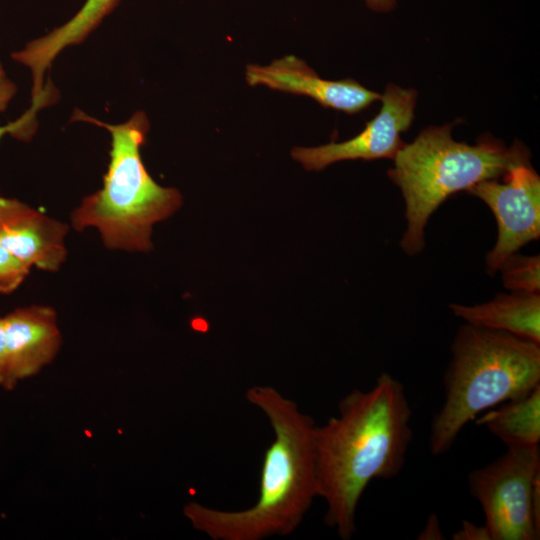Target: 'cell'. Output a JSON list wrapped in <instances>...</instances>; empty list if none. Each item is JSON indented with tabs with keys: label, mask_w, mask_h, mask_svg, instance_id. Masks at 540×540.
<instances>
[{
	"label": "cell",
	"mask_w": 540,
	"mask_h": 540,
	"mask_svg": "<svg viewBox=\"0 0 540 540\" xmlns=\"http://www.w3.org/2000/svg\"><path fill=\"white\" fill-rule=\"evenodd\" d=\"M119 2L120 0H86L82 8L65 24L30 41L22 50L11 54L14 61L31 70L32 102L46 94L45 73L56 56L65 48L82 43Z\"/></svg>",
	"instance_id": "7c38bea8"
},
{
	"label": "cell",
	"mask_w": 540,
	"mask_h": 540,
	"mask_svg": "<svg viewBox=\"0 0 540 540\" xmlns=\"http://www.w3.org/2000/svg\"><path fill=\"white\" fill-rule=\"evenodd\" d=\"M245 79L250 86L263 85L281 92L308 96L325 108L348 114L358 113L381 99L379 93L353 79L333 81L321 78L295 55H286L266 66L249 64Z\"/></svg>",
	"instance_id": "9c48e42d"
},
{
	"label": "cell",
	"mask_w": 540,
	"mask_h": 540,
	"mask_svg": "<svg viewBox=\"0 0 540 540\" xmlns=\"http://www.w3.org/2000/svg\"><path fill=\"white\" fill-rule=\"evenodd\" d=\"M453 540H491L490 535L483 526H477L468 520L462 521V526L452 535Z\"/></svg>",
	"instance_id": "ac0fdd59"
},
{
	"label": "cell",
	"mask_w": 540,
	"mask_h": 540,
	"mask_svg": "<svg viewBox=\"0 0 540 540\" xmlns=\"http://www.w3.org/2000/svg\"><path fill=\"white\" fill-rule=\"evenodd\" d=\"M503 285L514 292L539 293L540 256H526L518 252L508 256L500 265Z\"/></svg>",
	"instance_id": "9a60e30c"
},
{
	"label": "cell",
	"mask_w": 540,
	"mask_h": 540,
	"mask_svg": "<svg viewBox=\"0 0 540 540\" xmlns=\"http://www.w3.org/2000/svg\"><path fill=\"white\" fill-rule=\"evenodd\" d=\"M451 128L452 124H445L421 131L413 142L404 144L388 171L405 201L407 227L400 246L408 255L423 250L428 219L449 196L530 164L528 149L518 141L507 147L486 134L469 145L455 141Z\"/></svg>",
	"instance_id": "5b68a950"
},
{
	"label": "cell",
	"mask_w": 540,
	"mask_h": 540,
	"mask_svg": "<svg viewBox=\"0 0 540 540\" xmlns=\"http://www.w3.org/2000/svg\"><path fill=\"white\" fill-rule=\"evenodd\" d=\"M8 355L9 391L37 375L58 354L62 336L50 306L30 305L3 316Z\"/></svg>",
	"instance_id": "8fae6325"
},
{
	"label": "cell",
	"mask_w": 540,
	"mask_h": 540,
	"mask_svg": "<svg viewBox=\"0 0 540 540\" xmlns=\"http://www.w3.org/2000/svg\"><path fill=\"white\" fill-rule=\"evenodd\" d=\"M453 314L467 324L506 332L540 344V294L500 293L478 305L450 304Z\"/></svg>",
	"instance_id": "4fadbf2b"
},
{
	"label": "cell",
	"mask_w": 540,
	"mask_h": 540,
	"mask_svg": "<svg viewBox=\"0 0 540 540\" xmlns=\"http://www.w3.org/2000/svg\"><path fill=\"white\" fill-rule=\"evenodd\" d=\"M504 181H482L468 192L493 212L498 237L486 256L489 274L498 271L502 262L527 243L540 237V177L530 164L511 168Z\"/></svg>",
	"instance_id": "52a82bcc"
},
{
	"label": "cell",
	"mask_w": 540,
	"mask_h": 540,
	"mask_svg": "<svg viewBox=\"0 0 540 540\" xmlns=\"http://www.w3.org/2000/svg\"><path fill=\"white\" fill-rule=\"evenodd\" d=\"M476 424L485 427L506 446L539 445L540 442V385L524 397L509 400L483 416Z\"/></svg>",
	"instance_id": "5bb4252c"
},
{
	"label": "cell",
	"mask_w": 540,
	"mask_h": 540,
	"mask_svg": "<svg viewBox=\"0 0 540 540\" xmlns=\"http://www.w3.org/2000/svg\"><path fill=\"white\" fill-rule=\"evenodd\" d=\"M72 120L103 127L111 135L103 185L73 210V228L79 232L97 229L103 244L111 250L150 251L153 226L181 207L182 195L155 182L144 166L140 149L150 128L148 117L137 111L126 122L115 125L75 109Z\"/></svg>",
	"instance_id": "277c9868"
},
{
	"label": "cell",
	"mask_w": 540,
	"mask_h": 540,
	"mask_svg": "<svg viewBox=\"0 0 540 540\" xmlns=\"http://www.w3.org/2000/svg\"><path fill=\"white\" fill-rule=\"evenodd\" d=\"M368 7L378 12L391 11L395 5L396 0H364Z\"/></svg>",
	"instance_id": "7402d4cb"
},
{
	"label": "cell",
	"mask_w": 540,
	"mask_h": 540,
	"mask_svg": "<svg viewBox=\"0 0 540 540\" xmlns=\"http://www.w3.org/2000/svg\"><path fill=\"white\" fill-rule=\"evenodd\" d=\"M31 267L0 246V294L9 295L27 278Z\"/></svg>",
	"instance_id": "2e32d148"
},
{
	"label": "cell",
	"mask_w": 540,
	"mask_h": 540,
	"mask_svg": "<svg viewBox=\"0 0 540 540\" xmlns=\"http://www.w3.org/2000/svg\"><path fill=\"white\" fill-rule=\"evenodd\" d=\"M416 99L414 89H404L390 83L381 95L380 112L366 123L358 135L340 143L295 147L291 155L309 171L322 170L344 160L394 159L405 144L401 134L412 124Z\"/></svg>",
	"instance_id": "ba28073f"
},
{
	"label": "cell",
	"mask_w": 540,
	"mask_h": 540,
	"mask_svg": "<svg viewBox=\"0 0 540 540\" xmlns=\"http://www.w3.org/2000/svg\"><path fill=\"white\" fill-rule=\"evenodd\" d=\"M0 387L9 391L8 355L3 316L0 315Z\"/></svg>",
	"instance_id": "d6986e66"
},
{
	"label": "cell",
	"mask_w": 540,
	"mask_h": 540,
	"mask_svg": "<svg viewBox=\"0 0 540 540\" xmlns=\"http://www.w3.org/2000/svg\"><path fill=\"white\" fill-rule=\"evenodd\" d=\"M451 353L444 403L430 425L434 457L446 453L481 412L540 385V346L535 342L466 323L458 329Z\"/></svg>",
	"instance_id": "3957f363"
},
{
	"label": "cell",
	"mask_w": 540,
	"mask_h": 540,
	"mask_svg": "<svg viewBox=\"0 0 540 540\" xmlns=\"http://www.w3.org/2000/svg\"><path fill=\"white\" fill-rule=\"evenodd\" d=\"M17 92V86L6 75L0 62V113L4 112Z\"/></svg>",
	"instance_id": "ffe728a7"
},
{
	"label": "cell",
	"mask_w": 540,
	"mask_h": 540,
	"mask_svg": "<svg viewBox=\"0 0 540 540\" xmlns=\"http://www.w3.org/2000/svg\"><path fill=\"white\" fill-rule=\"evenodd\" d=\"M49 105L48 101L41 100L32 103L29 110L14 122L0 126V139L6 134L22 140L29 141L37 128L36 114L39 109Z\"/></svg>",
	"instance_id": "e0dca14e"
},
{
	"label": "cell",
	"mask_w": 540,
	"mask_h": 540,
	"mask_svg": "<svg viewBox=\"0 0 540 540\" xmlns=\"http://www.w3.org/2000/svg\"><path fill=\"white\" fill-rule=\"evenodd\" d=\"M246 399L265 413L274 431L264 454L257 502L240 511H220L196 502L183 507L192 526L213 540L288 535L318 497L312 418L270 386L251 387Z\"/></svg>",
	"instance_id": "7a4b0ae2"
},
{
	"label": "cell",
	"mask_w": 540,
	"mask_h": 540,
	"mask_svg": "<svg viewBox=\"0 0 540 540\" xmlns=\"http://www.w3.org/2000/svg\"><path fill=\"white\" fill-rule=\"evenodd\" d=\"M491 540L540 538L539 445L507 446L493 462L468 473Z\"/></svg>",
	"instance_id": "8992f818"
},
{
	"label": "cell",
	"mask_w": 540,
	"mask_h": 540,
	"mask_svg": "<svg viewBox=\"0 0 540 540\" xmlns=\"http://www.w3.org/2000/svg\"><path fill=\"white\" fill-rule=\"evenodd\" d=\"M68 232L66 223L16 198L0 196V246L31 268L58 271L68 255Z\"/></svg>",
	"instance_id": "30bf717a"
},
{
	"label": "cell",
	"mask_w": 540,
	"mask_h": 540,
	"mask_svg": "<svg viewBox=\"0 0 540 540\" xmlns=\"http://www.w3.org/2000/svg\"><path fill=\"white\" fill-rule=\"evenodd\" d=\"M417 538L421 540L445 539L440 529V523H439L438 517L435 514H431L428 517L426 524L424 525V528L422 529V531L420 532Z\"/></svg>",
	"instance_id": "44dd1931"
},
{
	"label": "cell",
	"mask_w": 540,
	"mask_h": 540,
	"mask_svg": "<svg viewBox=\"0 0 540 540\" xmlns=\"http://www.w3.org/2000/svg\"><path fill=\"white\" fill-rule=\"evenodd\" d=\"M338 410V416L315 426L316 474L318 497L327 504L324 521L348 540L368 484L395 477L405 465L412 410L403 384L388 373L370 390L348 393Z\"/></svg>",
	"instance_id": "6da1fadb"
}]
</instances>
